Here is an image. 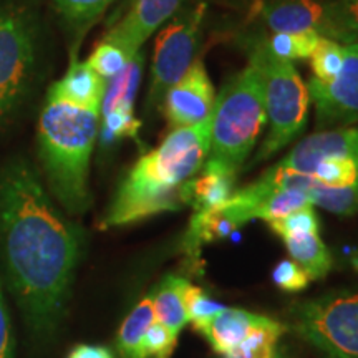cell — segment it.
<instances>
[{
    "instance_id": "obj_1",
    "label": "cell",
    "mask_w": 358,
    "mask_h": 358,
    "mask_svg": "<svg viewBox=\"0 0 358 358\" xmlns=\"http://www.w3.org/2000/svg\"><path fill=\"white\" fill-rule=\"evenodd\" d=\"M82 241L29 159L13 156L0 166V261L37 340L50 338L64 317Z\"/></svg>"
},
{
    "instance_id": "obj_2",
    "label": "cell",
    "mask_w": 358,
    "mask_h": 358,
    "mask_svg": "<svg viewBox=\"0 0 358 358\" xmlns=\"http://www.w3.org/2000/svg\"><path fill=\"white\" fill-rule=\"evenodd\" d=\"M213 116L194 127L174 128L153 151L141 156L122 179L100 227L128 226L185 206V186L203 168L211 150Z\"/></svg>"
},
{
    "instance_id": "obj_3",
    "label": "cell",
    "mask_w": 358,
    "mask_h": 358,
    "mask_svg": "<svg viewBox=\"0 0 358 358\" xmlns=\"http://www.w3.org/2000/svg\"><path fill=\"white\" fill-rule=\"evenodd\" d=\"M98 129L100 110L47 96L37 128L38 159L48 191L69 214H83L92 204L88 174Z\"/></svg>"
},
{
    "instance_id": "obj_4",
    "label": "cell",
    "mask_w": 358,
    "mask_h": 358,
    "mask_svg": "<svg viewBox=\"0 0 358 358\" xmlns=\"http://www.w3.org/2000/svg\"><path fill=\"white\" fill-rule=\"evenodd\" d=\"M266 122L262 71L250 58L249 65L216 96L208 159L237 173L249 158Z\"/></svg>"
},
{
    "instance_id": "obj_5",
    "label": "cell",
    "mask_w": 358,
    "mask_h": 358,
    "mask_svg": "<svg viewBox=\"0 0 358 358\" xmlns=\"http://www.w3.org/2000/svg\"><path fill=\"white\" fill-rule=\"evenodd\" d=\"M38 52V25L30 8L0 3V128L15 120L32 95Z\"/></svg>"
},
{
    "instance_id": "obj_6",
    "label": "cell",
    "mask_w": 358,
    "mask_h": 358,
    "mask_svg": "<svg viewBox=\"0 0 358 358\" xmlns=\"http://www.w3.org/2000/svg\"><path fill=\"white\" fill-rule=\"evenodd\" d=\"M250 58L262 71L266 120L268 122L266 140L250 163V166H254L301 136L307 124L310 95L292 62L274 57L264 43L256 45Z\"/></svg>"
},
{
    "instance_id": "obj_7",
    "label": "cell",
    "mask_w": 358,
    "mask_h": 358,
    "mask_svg": "<svg viewBox=\"0 0 358 358\" xmlns=\"http://www.w3.org/2000/svg\"><path fill=\"white\" fill-rule=\"evenodd\" d=\"M290 329L324 358H358V294L332 292L294 303Z\"/></svg>"
},
{
    "instance_id": "obj_8",
    "label": "cell",
    "mask_w": 358,
    "mask_h": 358,
    "mask_svg": "<svg viewBox=\"0 0 358 358\" xmlns=\"http://www.w3.org/2000/svg\"><path fill=\"white\" fill-rule=\"evenodd\" d=\"M206 15V3L178 13L161 30L156 38L153 64H151V85L148 92L146 106H161L168 90L185 77L198 50L201 27Z\"/></svg>"
},
{
    "instance_id": "obj_9",
    "label": "cell",
    "mask_w": 358,
    "mask_h": 358,
    "mask_svg": "<svg viewBox=\"0 0 358 358\" xmlns=\"http://www.w3.org/2000/svg\"><path fill=\"white\" fill-rule=\"evenodd\" d=\"M315 105L317 128H343L358 123V42L345 45L342 70L332 82L310 78L307 85Z\"/></svg>"
},
{
    "instance_id": "obj_10",
    "label": "cell",
    "mask_w": 358,
    "mask_h": 358,
    "mask_svg": "<svg viewBox=\"0 0 358 358\" xmlns=\"http://www.w3.org/2000/svg\"><path fill=\"white\" fill-rule=\"evenodd\" d=\"M216 96L204 62L196 58L185 77L168 90L161 110L173 129L194 127L211 118Z\"/></svg>"
},
{
    "instance_id": "obj_11",
    "label": "cell",
    "mask_w": 358,
    "mask_h": 358,
    "mask_svg": "<svg viewBox=\"0 0 358 358\" xmlns=\"http://www.w3.org/2000/svg\"><path fill=\"white\" fill-rule=\"evenodd\" d=\"M340 158L358 161V127H343L313 133L299 143L275 166L312 176L313 169L322 161Z\"/></svg>"
},
{
    "instance_id": "obj_12",
    "label": "cell",
    "mask_w": 358,
    "mask_h": 358,
    "mask_svg": "<svg viewBox=\"0 0 358 358\" xmlns=\"http://www.w3.org/2000/svg\"><path fill=\"white\" fill-rule=\"evenodd\" d=\"M185 0H133L131 7L118 24L111 27L103 40L122 47L134 57L143 43L179 10Z\"/></svg>"
},
{
    "instance_id": "obj_13",
    "label": "cell",
    "mask_w": 358,
    "mask_h": 358,
    "mask_svg": "<svg viewBox=\"0 0 358 358\" xmlns=\"http://www.w3.org/2000/svg\"><path fill=\"white\" fill-rule=\"evenodd\" d=\"M259 12L272 34L315 32L322 38L329 35L325 0H267Z\"/></svg>"
},
{
    "instance_id": "obj_14",
    "label": "cell",
    "mask_w": 358,
    "mask_h": 358,
    "mask_svg": "<svg viewBox=\"0 0 358 358\" xmlns=\"http://www.w3.org/2000/svg\"><path fill=\"white\" fill-rule=\"evenodd\" d=\"M237 173L217 161L206 159L201 171L185 186V204L194 213H206L222 206L234 194Z\"/></svg>"
},
{
    "instance_id": "obj_15",
    "label": "cell",
    "mask_w": 358,
    "mask_h": 358,
    "mask_svg": "<svg viewBox=\"0 0 358 358\" xmlns=\"http://www.w3.org/2000/svg\"><path fill=\"white\" fill-rule=\"evenodd\" d=\"M267 319L268 317L243 310V308L226 307L211 320L194 327V330L208 340L214 352L224 357L239 345L248 335L266 324Z\"/></svg>"
},
{
    "instance_id": "obj_16",
    "label": "cell",
    "mask_w": 358,
    "mask_h": 358,
    "mask_svg": "<svg viewBox=\"0 0 358 358\" xmlns=\"http://www.w3.org/2000/svg\"><path fill=\"white\" fill-rule=\"evenodd\" d=\"M105 88L106 80L90 69L87 62H78L73 58L65 77L52 85L47 96L66 101L80 108L101 110Z\"/></svg>"
},
{
    "instance_id": "obj_17",
    "label": "cell",
    "mask_w": 358,
    "mask_h": 358,
    "mask_svg": "<svg viewBox=\"0 0 358 358\" xmlns=\"http://www.w3.org/2000/svg\"><path fill=\"white\" fill-rule=\"evenodd\" d=\"M189 282L178 275H166L151 292L156 320L161 322L173 335L182 332L187 324L185 292Z\"/></svg>"
},
{
    "instance_id": "obj_18",
    "label": "cell",
    "mask_w": 358,
    "mask_h": 358,
    "mask_svg": "<svg viewBox=\"0 0 358 358\" xmlns=\"http://www.w3.org/2000/svg\"><path fill=\"white\" fill-rule=\"evenodd\" d=\"M285 243L290 257L307 272L308 279H324L334 266L332 254L320 234H297L282 239Z\"/></svg>"
},
{
    "instance_id": "obj_19",
    "label": "cell",
    "mask_w": 358,
    "mask_h": 358,
    "mask_svg": "<svg viewBox=\"0 0 358 358\" xmlns=\"http://www.w3.org/2000/svg\"><path fill=\"white\" fill-rule=\"evenodd\" d=\"M143 65H145V55L143 52H138L116 77L108 80L100 115L108 113L115 108H134V98L141 83Z\"/></svg>"
},
{
    "instance_id": "obj_20",
    "label": "cell",
    "mask_w": 358,
    "mask_h": 358,
    "mask_svg": "<svg viewBox=\"0 0 358 358\" xmlns=\"http://www.w3.org/2000/svg\"><path fill=\"white\" fill-rule=\"evenodd\" d=\"M155 320L153 297L150 294L138 302V306L128 313V317L120 327L116 347L123 358H141L140 348L143 337Z\"/></svg>"
},
{
    "instance_id": "obj_21",
    "label": "cell",
    "mask_w": 358,
    "mask_h": 358,
    "mask_svg": "<svg viewBox=\"0 0 358 358\" xmlns=\"http://www.w3.org/2000/svg\"><path fill=\"white\" fill-rule=\"evenodd\" d=\"M306 194L312 206H320L338 216H353L358 213V185L330 186L313 179Z\"/></svg>"
},
{
    "instance_id": "obj_22",
    "label": "cell",
    "mask_w": 358,
    "mask_h": 358,
    "mask_svg": "<svg viewBox=\"0 0 358 358\" xmlns=\"http://www.w3.org/2000/svg\"><path fill=\"white\" fill-rule=\"evenodd\" d=\"M287 327L280 322L267 319L252 334L248 335L236 348L224 355L226 358H271L275 353V345Z\"/></svg>"
},
{
    "instance_id": "obj_23",
    "label": "cell",
    "mask_w": 358,
    "mask_h": 358,
    "mask_svg": "<svg viewBox=\"0 0 358 358\" xmlns=\"http://www.w3.org/2000/svg\"><path fill=\"white\" fill-rule=\"evenodd\" d=\"M329 15L327 38L342 45L358 42V0H325Z\"/></svg>"
},
{
    "instance_id": "obj_24",
    "label": "cell",
    "mask_w": 358,
    "mask_h": 358,
    "mask_svg": "<svg viewBox=\"0 0 358 358\" xmlns=\"http://www.w3.org/2000/svg\"><path fill=\"white\" fill-rule=\"evenodd\" d=\"M113 0H53L62 20L80 37L105 13Z\"/></svg>"
},
{
    "instance_id": "obj_25",
    "label": "cell",
    "mask_w": 358,
    "mask_h": 358,
    "mask_svg": "<svg viewBox=\"0 0 358 358\" xmlns=\"http://www.w3.org/2000/svg\"><path fill=\"white\" fill-rule=\"evenodd\" d=\"M322 37L315 32L301 34H272L271 38L262 42L272 55L282 60H306L310 58Z\"/></svg>"
},
{
    "instance_id": "obj_26",
    "label": "cell",
    "mask_w": 358,
    "mask_h": 358,
    "mask_svg": "<svg viewBox=\"0 0 358 358\" xmlns=\"http://www.w3.org/2000/svg\"><path fill=\"white\" fill-rule=\"evenodd\" d=\"M343 57H345V45L329 38H320L310 55L313 78L324 83L332 82L342 70Z\"/></svg>"
},
{
    "instance_id": "obj_27",
    "label": "cell",
    "mask_w": 358,
    "mask_h": 358,
    "mask_svg": "<svg viewBox=\"0 0 358 358\" xmlns=\"http://www.w3.org/2000/svg\"><path fill=\"white\" fill-rule=\"evenodd\" d=\"M141 123L134 118V108H115L100 115V140L103 146L113 145L122 138H136Z\"/></svg>"
},
{
    "instance_id": "obj_28",
    "label": "cell",
    "mask_w": 358,
    "mask_h": 358,
    "mask_svg": "<svg viewBox=\"0 0 358 358\" xmlns=\"http://www.w3.org/2000/svg\"><path fill=\"white\" fill-rule=\"evenodd\" d=\"M306 206H310L306 191L297 189V187H285V189L275 191L259 206L256 219H262L266 222L274 221V219H280L290 213L299 211Z\"/></svg>"
},
{
    "instance_id": "obj_29",
    "label": "cell",
    "mask_w": 358,
    "mask_h": 358,
    "mask_svg": "<svg viewBox=\"0 0 358 358\" xmlns=\"http://www.w3.org/2000/svg\"><path fill=\"white\" fill-rule=\"evenodd\" d=\"M131 55L124 52L122 47L101 40L95 50L88 57L87 64L93 71H96L103 80H111L129 64Z\"/></svg>"
},
{
    "instance_id": "obj_30",
    "label": "cell",
    "mask_w": 358,
    "mask_h": 358,
    "mask_svg": "<svg viewBox=\"0 0 358 358\" xmlns=\"http://www.w3.org/2000/svg\"><path fill=\"white\" fill-rule=\"evenodd\" d=\"M267 224L282 239L297 234H320V222L312 204Z\"/></svg>"
},
{
    "instance_id": "obj_31",
    "label": "cell",
    "mask_w": 358,
    "mask_h": 358,
    "mask_svg": "<svg viewBox=\"0 0 358 358\" xmlns=\"http://www.w3.org/2000/svg\"><path fill=\"white\" fill-rule=\"evenodd\" d=\"M312 178L330 186L358 185V161L355 159H325L315 166Z\"/></svg>"
},
{
    "instance_id": "obj_32",
    "label": "cell",
    "mask_w": 358,
    "mask_h": 358,
    "mask_svg": "<svg viewBox=\"0 0 358 358\" xmlns=\"http://www.w3.org/2000/svg\"><path fill=\"white\" fill-rule=\"evenodd\" d=\"M185 307L187 313V322H191L192 329L204 324V322L211 320L214 315H217L219 312H222L226 308L222 303L213 301L203 289L191 284L187 285L185 292Z\"/></svg>"
},
{
    "instance_id": "obj_33",
    "label": "cell",
    "mask_w": 358,
    "mask_h": 358,
    "mask_svg": "<svg viewBox=\"0 0 358 358\" xmlns=\"http://www.w3.org/2000/svg\"><path fill=\"white\" fill-rule=\"evenodd\" d=\"M178 343V337L173 335L161 322L155 320L141 342V358H171Z\"/></svg>"
},
{
    "instance_id": "obj_34",
    "label": "cell",
    "mask_w": 358,
    "mask_h": 358,
    "mask_svg": "<svg viewBox=\"0 0 358 358\" xmlns=\"http://www.w3.org/2000/svg\"><path fill=\"white\" fill-rule=\"evenodd\" d=\"M272 279L275 285L285 292H301L307 289L308 279L307 272L294 261H280L272 272Z\"/></svg>"
},
{
    "instance_id": "obj_35",
    "label": "cell",
    "mask_w": 358,
    "mask_h": 358,
    "mask_svg": "<svg viewBox=\"0 0 358 358\" xmlns=\"http://www.w3.org/2000/svg\"><path fill=\"white\" fill-rule=\"evenodd\" d=\"M0 358H15V340L10 322V313L0 285Z\"/></svg>"
},
{
    "instance_id": "obj_36",
    "label": "cell",
    "mask_w": 358,
    "mask_h": 358,
    "mask_svg": "<svg viewBox=\"0 0 358 358\" xmlns=\"http://www.w3.org/2000/svg\"><path fill=\"white\" fill-rule=\"evenodd\" d=\"M69 358H115L106 347L101 345H77L70 352Z\"/></svg>"
},
{
    "instance_id": "obj_37",
    "label": "cell",
    "mask_w": 358,
    "mask_h": 358,
    "mask_svg": "<svg viewBox=\"0 0 358 358\" xmlns=\"http://www.w3.org/2000/svg\"><path fill=\"white\" fill-rule=\"evenodd\" d=\"M271 358H290V357H289V355H285L284 352H275L274 355H272Z\"/></svg>"
},
{
    "instance_id": "obj_38",
    "label": "cell",
    "mask_w": 358,
    "mask_h": 358,
    "mask_svg": "<svg viewBox=\"0 0 358 358\" xmlns=\"http://www.w3.org/2000/svg\"><path fill=\"white\" fill-rule=\"evenodd\" d=\"M353 267H355V268H357V271H358V257H355V259H353Z\"/></svg>"
}]
</instances>
